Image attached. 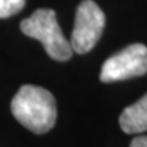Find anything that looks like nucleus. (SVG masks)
<instances>
[{
  "mask_svg": "<svg viewBox=\"0 0 147 147\" xmlns=\"http://www.w3.org/2000/svg\"><path fill=\"white\" fill-rule=\"evenodd\" d=\"M11 112L16 120L34 134L51 131L57 117L56 100L44 87L23 84L11 101Z\"/></svg>",
  "mask_w": 147,
  "mask_h": 147,
  "instance_id": "1",
  "label": "nucleus"
},
{
  "mask_svg": "<svg viewBox=\"0 0 147 147\" xmlns=\"http://www.w3.org/2000/svg\"><path fill=\"white\" fill-rule=\"evenodd\" d=\"M21 30L27 37L41 42L45 52L57 61H67L72 56V48L57 23L56 12L51 8H40L21 22Z\"/></svg>",
  "mask_w": 147,
  "mask_h": 147,
  "instance_id": "2",
  "label": "nucleus"
},
{
  "mask_svg": "<svg viewBox=\"0 0 147 147\" xmlns=\"http://www.w3.org/2000/svg\"><path fill=\"white\" fill-rule=\"evenodd\" d=\"M105 27V14L93 0H83L76 8L71 48L79 55L90 52L101 38Z\"/></svg>",
  "mask_w": 147,
  "mask_h": 147,
  "instance_id": "3",
  "label": "nucleus"
},
{
  "mask_svg": "<svg viewBox=\"0 0 147 147\" xmlns=\"http://www.w3.org/2000/svg\"><path fill=\"white\" fill-rule=\"evenodd\" d=\"M147 72V47L132 44L125 49L110 56L102 64L100 74L101 82L110 83L142 76Z\"/></svg>",
  "mask_w": 147,
  "mask_h": 147,
  "instance_id": "4",
  "label": "nucleus"
},
{
  "mask_svg": "<svg viewBox=\"0 0 147 147\" xmlns=\"http://www.w3.org/2000/svg\"><path fill=\"white\" fill-rule=\"evenodd\" d=\"M119 123L125 134H142L147 131V94L123 110Z\"/></svg>",
  "mask_w": 147,
  "mask_h": 147,
  "instance_id": "5",
  "label": "nucleus"
},
{
  "mask_svg": "<svg viewBox=\"0 0 147 147\" xmlns=\"http://www.w3.org/2000/svg\"><path fill=\"white\" fill-rule=\"evenodd\" d=\"M25 4L26 0H0V19L18 14Z\"/></svg>",
  "mask_w": 147,
  "mask_h": 147,
  "instance_id": "6",
  "label": "nucleus"
},
{
  "mask_svg": "<svg viewBox=\"0 0 147 147\" xmlns=\"http://www.w3.org/2000/svg\"><path fill=\"white\" fill-rule=\"evenodd\" d=\"M129 147H147V136H138L131 142Z\"/></svg>",
  "mask_w": 147,
  "mask_h": 147,
  "instance_id": "7",
  "label": "nucleus"
}]
</instances>
